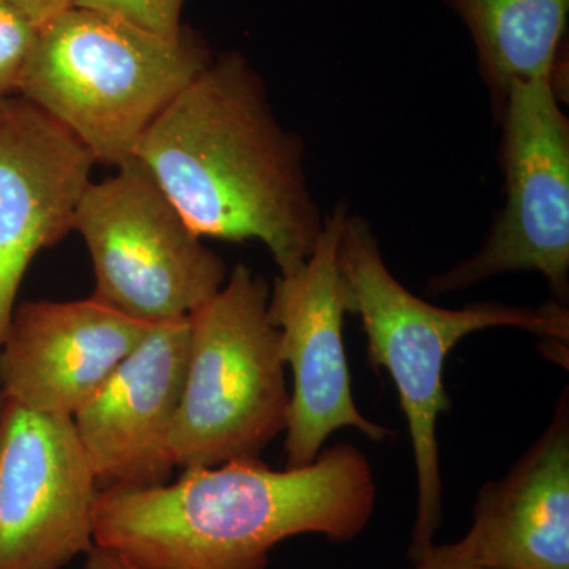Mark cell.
<instances>
[{"label":"cell","mask_w":569,"mask_h":569,"mask_svg":"<svg viewBox=\"0 0 569 569\" xmlns=\"http://www.w3.org/2000/svg\"><path fill=\"white\" fill-rule=\"evenodd\" d=\"M376 500L372 468L353 445L284 470L236 459L163 485L100 489L93 542L140 569H264L284 539L358 537Z\"/></svg>","instance_id":"cell-1"},{"label":"cell","mask_w":569,"mask_h":569,"mask_svg":"<svg viewBox=\"0 0 569 569\" xmlns=\"http://www.w3.org/2000/svg\"><path fill=\"white\" fill-rule=\"evenodd\" d=\"M134 159L201 239L261 242L282 276L306 263L323 233L302 142L238 52L212 59L174 97Z\"/></svg>","instance_id":"cell-2"},{"label":"cell","mask_w":569,"mask_h":569,"mask_svg":"<svg viewBox=\"0 0 569 569\" xmlns=\"http://www.w3.org/2000/svg\"><path fill=\"white\" fill-rule=\"evenodd\" d=\"M340 279L348 313L361 318L367 336V361L395 381L406 415L418 478L417 519L411 529L410 557L418 560L433 546L443 518L437 426L451 410L443 369L463 337L489 328H520L567 343V305L541 307L477 302L451 310L429 305L391 274L372 227L348 211L340 233Z\"/></svg>","instance_id":"cell-3"},{"label":"cell","mask_w":569,"mask_h":569,"mask_svg":"<svg viewBox=\"0 0 569 569\" xmlns=\"http://www.w3.org/2000/svg\"><path fill=\"white\" fill-rule=\"evenodd\" d=\"M211 61L190 33L164 40L71 7L40 29L18 93L67 127L97 163L119 168L134 159L160 112Z\"/></svg>","instance_id":"cell-4"},{"label":"cell","mask_w":569,"mask_h":569,"mask_svg":"<svg viewBox=\"0 0 569 569\" xmlns=\"http://www.w3.org/2000/svg\"><path fill=\"white\" fill-rule=\"evenodd\" d=\"M271 288L238 264L189 316V353L171 451L176 468L260 458L284 432L290 392Z\"/></svg>","instance_id":"cell-5"},{"label":"cell","mask_w":569,"mask_h":569,"mask_svg":"<svg viewBox=\"0 0 569 569\" xmlns=\"http://www.w3.org/2000/svg\"><path fill=\"white\" fill-rule=\"evenodd\" d=\"M73 231L91 254L93 296L144 323L189 317L228 277L137 159L89 183Z\"/></svg>","instance_id":"cell-6"},{"label":"cell","mask_w":569,"mask_h":569,"mask_svg":"<svg viewBox=\"0 0 569 569\" xmlns=\"http://www.w3.org/2000/svg\"><path fill=\"white\" fill-rule=\"evenodd\" d=\"M559 74L516 82L500 103L507 203L477 253L432 277L447 295L518 271H537L567 305L569 293V121Z\"/></svg>","instance_id":"cell-7"},{"label":"cell","mask_w":569,"mask_h":569,"mask_svg":"<svg viewBox=\"0 0 569 569\" xmlns=\"http://www.w3.org/2000/svg\"><path fill=\"white\" fill-rule=\"evenodd\" d=\"M348 211L346 203L336 206L316 250L301 268L277 277L269 295V317L279 329L284 366L293 373L284 429L287 468L312 463L326 440L343 427H355L370 440L389 437L387 427L358 410L351 391L342 336L348 310L337 260Z\"/></svg>","instance_id":"cell-8"},{"label":"cell","mask_w":569,"mask_h":569,"mask_svg":"<svg viewBox=\"0 0 569 569\" xmlns=\"http://www.w3.org/2000/svg\"><path fill=\"white\" fill-rule=\"evenodd\" d=\"M99 492L71 418L3 399L0 569H62L88 553Z\"/></svg>","instance_id":"cell-9"},{"label":"cell","mask_w":569,"mask_h":569,"mask_svg":"<svg viewBox=\"0 0 569 569\" xmlns=\"http://www.w3.org/2000/svg\"><path fill=\"white\" fill-rule=\"evenodd\" d=\"M96 164L88 148L31 100L0 99V340L33 258L73 231Z\"/></svg>","instance_id":"cell-10"},{"label":"cell","mask_w":569,"mask_h":569,"mask_svg":"<svg viewBox=\"0 0 569 569\" xmlns=\"http://www.w3.org/2000/svg\"><path fill=\"white\" fill-rule=\"evenodd\" d=\"M189 317L151 325L107 383L71 418L100 489L170 481Z\"/></svg>","instance_id":"cell-11"},{"label":"cell","mask_w":569,"mask_h":569,"mask_svg":"<svg viewBox=\"0 0 569 569\" xmlns=\"http://www.w3.org/2000/svg\"><path fill=\"white\" fill-rule=\"evenodd\" d=\"M149 328L93 295L22 302L0 340V392L29 410L73 418Z\"/></svg>","instance_id":"cell-12"},{"label":"cell","mask_w":569,"mask_h":569,"mask_svg":"<svg viewBox=\"0 0 569 569\" xmlns=\"http://www.w3.org/2000/svg\"><path fill=\"white\" fill-rule=\"evenodd\" d=\"M488 569H569V407L500 481L479 490L466 535Z\"/></svg>","instance_id":"cell-13"},{"label":"cell","mask_w":569,"mask_h":569,"mask_svg":"<svg viewBox=\"0 0 569 569\" xmlns=\"http://www.w3.org/2000/svg\"><path fill=\"white\" fill-rule=\"evenodd\" d=\"M466 22L498 107L516 82L559 74L569 0H449Z\"/></svg>","instance_id":"cell-14"},{"label":"cell","mask_w":569,"mask_h":569,"mask_svg":"<svg viewBox=\"0 0 569 569\" xmlns=\"http://www.w3.org/2000/svg\"><path fill=\"white\" fill-rule=\"evenodd\" d=\"M183 2L186 0H73V7L110 14L160 39L179 41L187 33L181 24Z\"/></svg>","instance_id":"cell-15"},{"label":"cell","mask_w":569,"mask_h":569,"mask_svg":"<svg viewBox=\"0 0 569 569\" xmlns=\"http://www.w3.org/2000/svg\"><path fill=\"white\" fill-rule=\"evenodd\" d=\"M40 29L17 10L0 3V99L20 89Z\"/></svg>","instance_id":"cell-16"},{"label":"cell","mask_w":569,"mask_h":569,"mask_svg":"<svg viewBox=\"0 0 569 569\" xmlns=\"http://www.w3.org/2000/svg\"><path fill=\"white\" fill-rule=\"evenodd\" d=\"M413 569H488L475 556L470 542L463 537L458 542L430 546L415 560Z\"/></svg>","instance_id":"cell-17"},{"label":"cell","mask_w":569,"mask_h":569,"mask_svg":"<svg viewBox=\"0 0 569 569\" xmlns=\"http://www.w3.org/2000/svg\"><path fill=\"white\" fill-rule=\"evenodd\" d=\"M0 3L17 10L39 29L73 7V0H0Z\"/></svg>","instance_id":"cell-18"},{"label":"cell","mask_w":569,"mask_h":569,"mask_svg":"<svg viewBox=\"0 0 569 569\" xmlns=\"http://www.w3.org/2000/svg\"><path fill=\"white\" fill-rule=\"evenodd\" d=\"M86 557L88 559H86L84 569H140L130 561L122 559L118 553L96 545L86 553Z\"/></svg>","instance_id":"cell-19"},{"label":"cell","mask_w":569,"mask_h":569,"mask_svg":"<svg viewBox=\"0 0 569 569\" xmlns=\"http://www.w3.org/2000/svg\"><path fill=\"white\" fill-rule=\"evenodd\" d=\"M2 406H3V396H2V392H0V411H2Z\"/></svg>","instance_id":"cell-20"}]
</instances>
